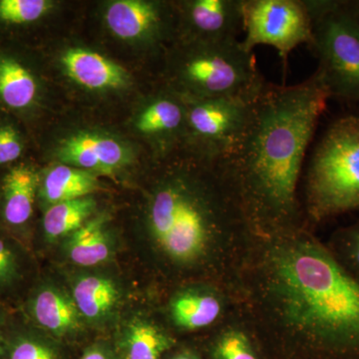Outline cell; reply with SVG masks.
<instances>
[{"label":"cell","mask_w":359,"mask_h":359,"mask_svg":"<svg viewBox=\"0 0 359 359\" xmlns=\"http://www.w3.org/2000/svg\"><path fill=\"white\" fill-rule=\"evenodd\" d=\"M330 92L318 70L299 84L264 85L244 131L218 159L250 231H297V189Z\"/></svg>","instance_id":"cell-1"},{"label":"cell","mask_w":359,"mask_h":359,"mask_svg":"<svg viewBox=\"0 0 359 359\" xmlns=\"http://www.w3.org/2000/svg\"><path fill=\"white\" fill-rule=\"evenodd\" d=\"M266 297L280 325L320 359H359V283L297 231L273 233Z\"/></svg>","instance_id":"cell-2"},{"label":"cell","mask_w":359,"mask_h":359,"mask_svg":"<svg viewBox=\"0 0 359 359\" xmlns=\"http://www.w3.org/2000/svg\"><path fill=\"white\" fill-rule=\"evenodd\" d=\"M306 210L313 221L359 210V116L332 123L306 174Z\"/></svg>","instance_id":"cell-3"},{"label":"cell","mask_w":359,"mask_h":359,"mask_svg":"<svg viewBox=\"0 0 359 359\" xmlns=\"http://www.w3.org/2000/svg\"><path fill=\"white\" fill-rule=\"evenodd\" d=\"M177 62V80L189 100L237 97L252 100L266 83L254 52L240 40L191 41Z\"/></svg>","instance_id":"cell-4"},{"label":"cell","mask_w":359,"mask_h":359,"mask_svg":"<svg viewBox=\"0 0 359 359\" xmlns=\"http://www.w3.org/2000/svg\"><path fill=\"white\" fill-rule=\"evenodd\" d=\"M313 18L311 50L330 97L359 102V21L346 1L306 0Z\"/></svg>","instance_id":"cell-5"},{"label":"cell","mask_w":359,"mask_h":359,"mask_svg":"<svg viewBox=\"0 0 359 359\" xmlns=\"http://www.w3.org/2000/svg\"><path fill=\"white\" fill-rule=\"evenodd\" d=\"M245 50L259 45L273 47L285 67L299 45L313 42V23L306 0H243Z\"/></svg>","instance_id":"cell-6"},{"label":"cell","mask_w":359,"mask_h":359,"mask_svg":"<svg viewBox=\"0 0 359 359\" xmlns=\"http://www.w3.org/2000/svg\"><path fill=\"white\" fill-rule=\"evenodd\" d=\"M254 101L237 97L195 99L186 104V130L196 153L218 160L233 145Z\"/></svg>","instance_id":"cell-7"},{"label":"cell","mask_w":359,"mask_h":359,"mask_svg":"<svg viewBox=\"0 0 359 359\" xmlns=\"http://www.w3.org/2000/svg\"><path fill=\"white\" fill-rule=\"evenodd\" d=\"M23 309L32 327L58 337L76 334L83 321L72 295L49 283L29 290Z\"/></svg>","instance_id":"cell-8"},{"label":"cell","mask_w":359,"mask_h":359,"mask_svg":"<svg viewBox=\"0 0 359 359\" xmlns=\"http://www.w3.org/2000/svg\"><path fill=\"white\" fill-rule=\"evenodd\" d=\"M182 13L191 41L238 40L244 32L243 0H195Z\"/></svg>","instance_id":"cell-9"},{"label":"cell","mask_w":359,"mask_h":359,"mask_svg":"<svg viewBox=\"0 0 359 359\" xmlns=\"http://www.w3.org/2000/svg\"><path fill=\"white\" fill-rule=\"evenodd\" d=\"M57 155L63 163L95 174L113 173L131 159L128 149L122 143L95 133L73 135L61 144Z\"/></svg>","instance_id":"cell-10"},{"label":"cell","mask_w":359,"mask_h":359,"mask_svg":"<svg viewBox=\"0 0 359 359\" xmlns=\"http://www.w3.org/2000/svg\"><path fill=\"white\" fill-rule=\"evenodd\" d=\"M39 185V172L28 165L13 167L2 180L0 219L13 236H25L34 212Z\"/></svg>","instance_id":"cell-11"},{"label":"cell","mask_w":359,"mask_h":359,"mask_svg":"<svg viewBox=\"0 0 359 359\" xmlns=\"http://www.w3.org/2000/svg\"><path fill=\"white\" fill-rule=\"evenodd\" d=\"M106 22L116 36L125 40L161 39L165 11L161 4L142 0H119L106 11Z\"/></svg>","instance_id":"cell-12"},{"label":"cell","mask_w":359,"mask_h":359,"mask_svg":"<svg viewBox=\"0 0 359 359\" xmlns=\"http://www.w3.org/2000/svg\"><path fill=\"white\" fill-rule=\"evenodd\" d=\"M62 65L68 76L85 88L117 89L128 83V74L121 66L96 52L69 49L63 55Z\"/></svg>","instance_id":"cell-13"},{"label":"cell","mask_w":359,"mask_h":359,"mask_svg":"<svg viewBox=\"0 0 359 359\" xmlns=\"http://www.w3.org/2000/svg\"><path fill=\"white\" fill-rule=\"evenodd\" d=\"M72 297L83 320L103 323L115 313L121 299L118 283L109 276L85 273L72 285Z\"/></svg>","instance_id":"cell-14"},{"label":"cell","mask_w":359,"mask_h":359,"mask_svg":"<svg viewBox=\"0 0 359 359\" xmlns=\"http://www.w3.org/2000/svg\"><path fill=\"white\" fill-rule=\"evenodd\" d=\"M65 252L73 264L95 266L109 261L114 245L107 229V218L89 219L81 228L66 238Z\"/></svg>","instance_id":"cell-15"},{"label":"cell","mask_w":359,"mask_h":359,"mask_svg":"<svg viewBox=\"0 0 359 359\" xmlns=\"http://www.w3.org/2000/svg\"><path fill=\"white\" fill-rule=\"evenodd\" d=\"M100 189L97 174L79 168L59 165L49 170L40 186V197L49 205L90 197Z\"/></svg>","instance_id":"cell-16"},{"label":"cell","mask_w":359,"mask_h":359,"mask_svg":"<svg viewBox=\"0 0 359 359\" xmlns=\"http://www.w3.org/2000/svg\"><path fill=\"white\" fill-rule=\"evenodd\" d=\"M174 342L156 323L134 318L123 328L119 347L122 359H161Z\"/></svg>","instance_id":"cell-17"},{"label":"cell","mask_w":359,"mask_h":359,"mask_svg":"<svg viewBox=\"0 0 359 359\" xmlns=\"http://www.w3.org/2000/svg\"><path fill=\"white\" fill-rule=\"evenodd\" d=\"M221 302L216 295L203 290L180 292L170 304V314L177 327L197 330L210 327L222 313Z\"/></svg>","instance_id":"cell-18"},{"label":"cell","mask_w":359,"mask_h":359,"mask_svg":"<svg viewBox=\"0 0 359 359\" xmlns=\"http://www.w3.org/2000/svg\"><path fill=\"white\" fill-rule=\"evenodd\" d=\"M136 126L142 134L169 141L186 129V104L172 96L157 97L142 111Z\"/></svg>","instance_id":"cell-19"},{"label":"cell","mask_w":359,"mask_h":359,"mask_svg":"<svg viewBox=\"0 0 359 359\" xmlns=\"http://www.w3.org/2000/svg\"><path fill=\"white\" fill-rule=\"evenodd\" d=\"M96 202L92 197L65 201L49 205L45 212L42 228L45 241L53 243L68 238L89 221L95 211Z\"/></svg>","instance_id":"cell-20"},{"label":"cell","mask_w":359,"mask_h":359,"mask_svg":"<svg viewBox=\"0 0 359 359\" xmlns=\"http://www.w3.org/2000/svg\"><path fill=\"white\" fill-rule=\"evenodd\" d=\"M36 93V81L25 66L13 58L0 57V98L8 107L25 109Z\"/></svg>","instance_id":"cell-21"},{"label":"cell","mask_w":359,"mask_h":359,"mask_svg":"<svg viewBox=\"0 0 359 359\" xmlns=\"http://www.w3.org/2000/svg\"><path fill=\"white\" fill-rule=\"evenodd\" d=\"M25 245L0 231V299L15 294L27 280Z\"/></svg>","instance_id":"cell-22"},{"label":"cell","mask_w":359,"mask_h":359,"mask_svg":"<svg viewBox=\"0 0 359 359\" xmlns=\"http://www.w3.org/2000/svg\"><path fill=\"white\" fill-rule=\"evenodd\" d=\"M29 325V323H28ZM4 359H61L46 337L32 325L13 323Z\"/></svg>","instance_id":"cell-23"},{"label":"cell","mask_w":359,"mask_h":359,"mask_svg":"<svg viewBox=\"0 0 359 359\" xmlns=\"http://www.w3.org/2000/svg\"><path fill=\"white\" fill-rule=\"evenodd\" d=\"M214 359H259L245 332L229 330L217 339L212 347Z\"/></svg>","instance_id":"cell-24"},{"label":"cell","mask_w":359,"mask_h":359,"mask_svg":"<svg viewBox=\"0 0 359 359\" xmlns=\"http://www.w3.org/2000/svg\"><path fill=\"white\" fill-rule=\"evenodd\" d=\"M50 7V2L46 0H0V20L15 25L33 22Z\"/></svg>","instance_id":"cell-25"},{"label":"cell","mask_w":359,"mask_h":359,"mask_svg":"<svg viewBox=\"0 0 359 359\" xmlns=\"http://www.w3.org/2000/svg\"><path fill=\"white\" fill-rule=\"evenodd\" d=\"M332 255L359 283V223L337 233Z\"/></svg>","instance_id":"cell-26"},{"label":"cell","mask_w":359,"mask_h":359,"mask_svg":"<svg viewBox=\"0 0 359 359\" xmlns=\"http://www.w3.org/2000/svg\"><path fill=\"white\" fill-rule=\"evenodd\" d=\"M22 153L18 131L11 126H0V165L14 162Z\"/></svg>","instance_id":"cell-27"},{"label":"cell","mask_w":359,"mask_h":359,"mask_svg":"<svg viewBox=\"0 0 359 359\" xmlns=\"http://www.w3.org/2000/svg\"><path fill=\"white\" fill-rule=\"evenodd\" d=\"M6 313L0 309V359L6 356L7 344L13 330V323L8 320Z\"/></svg>","instance_id":"cell-28"},{"label":"cell","mask_w":359,"mask_h":359,"mask_svg":"<svg viewBox=\"0 0 359 359\" xmlns=\"http://www.w3.org/2000/svg\"><path fill=\"white\" fill-rule=\"evenodd\" d=\"M80 359H116V358L107 347L96 344L87 348Z\"/></svg>","instance_id":"cell-29"},{"label":"cell","mask_w":359,"mask_h":359,"mask_svg":"<svg viewBox=\"0 0 359 359\" xmlns=\"http://www.w3.org/2000/svg\"><path fill=\"white\" fill-rule=\"evenodd\" d=\"M170 359H201L199 356L196 355L192 351H182L176 354H174Z\"/></svg>","instance_id":"cell-30"},{"label":"cell","mask_w":359,"mask_h":359,"mask_svg":"<svg viewBox=\"0 0 359 359\" xmlns=\"http://www.w3.org/2000/svg\"><path fill=\"white\" fill-rule=\"evenodd\" d=\"M355 16V15H354ZM356 18H358V20L359 21V16H355Z\"/></svg>","instance_id":"cell-31"}]
</instances>
